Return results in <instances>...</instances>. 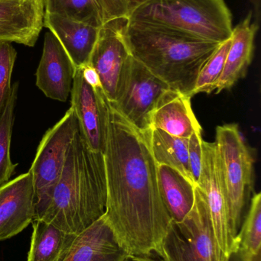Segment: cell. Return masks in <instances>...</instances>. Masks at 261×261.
<instances>
[{"label": "cell", "mask_w": 261, "mask_h": 261, "mask_svg": "<svg viewBox=\"0 0 261 261\" xmlns=\"http://www.w3.org/2000/svg\"><path fill=\"white\" fill-rule=\"evenodd\" d=\"M151 255L130 256L126 261H162L160 257L159 258H155V257H151Z\"/></svg>", "instance_id": "4dcf8cb0"}, {"label": "cell", "mask_w": 261, "mask_h": 261, "mask_svg": "<svg viewBox=\"0 0 261 261\" xmlns=\"http://www.w3.org/2000/svg\"><path fill=\"white\" fill-rule=\"evenodd\" d=\"M227 261H242L240 250L239 249L235 252L232 253Z\"/></svg>", "instance_id": "1f68e13d"}, {"label": "cell", "mask_w": 261, "mask_h": 261, "mask_svg": "<svg viewBox=\"0 0 261 261\" xmlns=\"http://www.w3.org/2000/svg\"><path fill=\"white\" fill-rule=\"evenodd\" d=\"M107 180L104 154L91 150L78 129L61 177L40 220L78 234L104 216Z\"/></svg>", "instance_id": "7a4b0ae2"}, {"label": "cell", "mask_w": 261, "mask_h": 261, "mask_svg": "<svg viewBox=\"0 0 261 261\" xmlns=\"http://www.w3.org/2000/svg\"><path fill=\"white\" fill-rule=\"evenodd\" d=\"M103 154L107 222L130 256L157 254L173 221L159 193L157 164L145 134L109 101Z\"/></svg>", "instance_id": "6da1fadb"}, {"label": "cell", "mask_w": 261, "mask_h": 261, "mask_svg": "<svg viewBox=\"0 0 261 261\" xmlns=\"http://www.w3.org/2000/svg\"><path fill=\"white\" fill-rule=\"evenodd\" d=\"M81 68H82L83 76H84V79L90 86L94 88L101 87V81H100L98 73L90 64H87L86 65L81 66Z\"/></svg>", "instance_id": "f1b7e54d"}, {"label": "cell", "mask_w": 261, "mask_h": 261, "mask_svg": "<svg viewBox=\"0 0 261 261\" xmlns=\"http://www.w3.org/2000/svg\"><path fill=\"white\" fill-rule=\"evenodd\" d=\"M252 12L233 29L231 45L228 51L225 67L216 87V93L229 90L246 75L253 59L254 39L259 26L251 23Z\"/></svg>", "instance_id": "ac0fdd59"}, {"label": "cell", "mask_w": 261, "mask_h": 261, "mask_svg": "<svg viewBox=\"0 0 261 261\" xmlns=\"http://www.w3.org/2000/svg\"><path fill=\"white\" fill-rule=\"evenodd\" d=\"M239 249L249 253L261 251V193L251 198L248 214L237 236Z\"/></svg>", "instance_id": "cb8c5ba5"}, {"label": "cell", "mask_w": 261, "mask_h": 261, "mask_svg": "<svg viewBox=\"0 0 261 261\" xmlns=\"http://www.w3.org/2000/svg\"><path fill=\"white\" fill-rule=\"evenodd\" d=\"M197 187L202 190L211 218L215 237L221 254L228 260L239 249L232 233L226 194L218 166L215 143L202 142V170Z\"/></svg>", "instance_id": "9c48e42d"}, {"label": "cell", "mask_w": 261, "mask_h": 261, "mask_svg": "<svg viewBox=\"0 0 261 261\" xmlns=\"http://www.w3.org/2000/svg\"><path fill=\"white\" fill-rule=\"evenodd\" d=\"M240 250L242 261H261V251L257 253H249Z\"/></svg>", "instance_id": "f546056e"}, {"label": "cell", "mask_w": 261, "mask_h": 261, "mask_svg": "<svg viewBox=\"0 0 261 261\" xmlns=\"http://www.w3.org/2000/svg\"><path fill=\"white\" fill-rule=\"evenodd\" d=\"M79 129L78 119L72 107L64 116L45 132L37 148L29 171L35 190V218L40 220L52 199L61 177L69 147Z\"/></svg>", "instance_id": "52a82bcc"}, {"label": "cell", "mask_w": 261, "mask_h": 261, "mask_svg": "<svg viewBox=\"0 0 261 261\" xmlns=\"http://www.w3.org/2000/svg\"><path fill=\"white\" fill-rule=\"evenodd\" d=\"M145 135L156 164L176 169L194 184L188 160V138L174 137L159 129H150Z\"/></svg>", "instance_id": "44dd1931"}, {"label": "cell", "mask_w": 261, "mask_h": 261, "mask_svg": "<svg viewBox=\"0 0 261 261\" xmlns=\"http://www.w3.org/2000/svg\"><path fill=\"white\" fill-rule=\"evenodd\" d=\"M43 24L58 40L76 68L89 64L101 28L46 12Z\"/></svg>", "instance_id": "e0dca14e"}, {"label": "cell", "mask_w": 261, "mask_h": 261, "mask_svg": "<svg viewBox=\"0 0 261 261\" xmlns=\"http://www.w3.org/2000/svg\"><path fill=\"white\" fill-rule=\"evenodd\" d=\"M76 67L53 34L44 35L42 55L36 70V86L48 98L66 102Z\"/></svg>", "instance_id": "5bb4252c"}, {"label": "cell", "mask_w": 261, "mask_h": 261, "mask_svg": "<svg viewBox=\"0 0 261 261\" xmlns=\"http://www.w3.org/2000/svg\"><path fill=\"white\" fill-rule=\"evenodd\" d=\"M35 218V190L30 172L0 186V241L19 234Z\"/></svg>", "instance_id": "7c38bea8"}, {"label": "cell", "mask_w": 261, "mask_h": 261, "mask_svg": "<svg viewBox=\"0 0 261 261\" xmlns=\"http://www.w3.org/2000/svg\"><path fill=\"white\" fill-rule=\"evenodd\" d=\"M18 85L16 82L12 86L10 96L0 113V186L9 181L18 166L11 160L10 147Z\"/></svg>", "instance_id": "7402d4cb"}, {"label": "cell", "mask_w": 261, "mask_h": 261, "mask_svg": "<svg viewBox=\"0 0 261 261\" xmlns=\"http://www.w3.org/2000/svg\"><path fill=\"white\" fill-rule=\"evenodd\" d=\"M215 144L231 229L237 239L243 222L247 193L252 187L254 159L236 124L218 126Z\"/></svg>", "instance_id": "5b68a950"}, {"label": "cell", "mask_w": 261, "mask_h": 261, "mask_svg": "<svg viewBox=\"0 0 261 261\" xmlns=\"http://www.w3.org/2000/svg\"><path fill=\"white\" fill-rule=\"evenodd\" d=\"M44 12L55 14L97 28L104 25L98 0H44Z\"/></svg>", "instance_id": "603a6c76"}, {"label": "cell", "mask_w": 261, "mask_h": 261, "mask_svg": "<svg viewBox=\"0 0 261 261\" xmlns=\"http://www.w3.org/2000/svg\"><path fill=\"white\" fill-rule=\"evenodd\" d=\"M191 98L178 90H165L150 115V129L162 130L182 138H188L202 129L193 113Z\"/></svg>", "instance_id": "2e32d148"}, {"label": "cell", "mask_w": 261, "mask_h": 261, "mask_svg": "<svg viewBox=\"0 0 261 261\" xmlns=\"http://www.w3.org/2000/svg\"><path fill=\"white\" fill-rule=\"evenodd\" d=\"M230 45H231V38L222 43L217 50L204 64L198 75L196 86L193 90V96L200 93L210 94L212 92L216 91L218 83L220 80L225 67V61H226Z\"/></svg>", "instance_id": "d4e9b609"}, {"label": "cell", "mask_w": 261, "mask_h": 261, "mask_svg": "<svg viewBox=\"0 0 261 261\" xmlns=\"http://www.w3.org/2000/svg\"><path fill=\"white\" fill-rule=\"evenodd\" d=\"M159 193L173 222H182L191 211L196 186L176 169L157 164Z\"/></svg>", "instance_id": "d6986e66"}, {"label": "cell", "mask_w": 261, "mask_h": 261, "mask_svg": "<svg viewBox=\"0 0 261 261\" xmlns=\"http://www.w3.org/2000/svg\"><path fill=\"white\" fill-rule=\"evenodd\" d=\"M157 254L162 261H227L218 246L205 196L197 186L191 211L182 222L172 221Z\"/></svg>", "instance_id": "8992f818"}, {"label": "cell", "mask_w": 261, "mask_h": 261, "mask_svg": "<svg viewBox=\"0 0 261 261\" xmlns=\"http://www.w3.org/2000/svg\"><path fill=\"white\" fill-rule=\"evenodd\" d=\"M76 236L44 221H34L27 261H63Z\"/></svg>", "instance_id": "ffe728a7"}, {"label": "cell", "mask_w": 261, "mask_h": 261, "mask_svg": "<svg viewBox=\"0 0 261 261\" xmlns=\"http://www.w3.org/2000/svg\"><path fill=\"white\" fill-rule=\"evenodd\" d=\"M170 89L130 55L115 102L116 111L134 128L147 133L150 115L161 95Z\"/></svg>", "instance_id": "ba28073f"}, {"label": "cell", "mask_w": 261, "mask_h": 261, "mask_svg": "<svg viewBox=\"0 0 261 261\" xmlns=\"http://www.w3.org/2000/svg\"><path fill=\"white\" fill-rule=\"evenodd\" d=\"M70 107L78 119L80 132L91 150L104 153L107 138L108 100L101 87L94 88L77 67L70 90Z\"/></svg>", "instance_id": "8fae6325"}, {"label": "cell", "mask_w": 261, "mask_h": 261, "mask_svg": "<svg viewBox=\"0 0 261 261\" xmlns=\"http://www.w3.org/2000/svg\"><path fill=\"white\" fill-rule=\"evenodd\" d=\"M129 257L104 215L77 234L63 261H126Z\"/></svg>", "instance_id": "9a60e30c"}, {"label": "cell", "mask_w": 261, "mask_h": 261, "mask_svg": "<svg viewBox=\"0 0 261 261\" xmlns=\"http://www.w3.org/2000/svg\"><path fill=\"white\" fill-rule=\"evenodd\" d=\"M12 43L0 41V113L4 108L12 90V71L17 51Z\"/></svg>", "instance_id": "484cf974"}, {"label": "cell", "mask_w": 261, "mask_h": 261, "mask_svg": "<svg viewBox=\"0 0 261 261\" xmlns=\"http://www.w3.org/2000/svg\"><path fill=\"white\" fill-rule=\"evenodd\" d=\"M127 21L113 20L101 28L89 61V64L98 73L103 92L110 102L116 100L131 55L124 37Z\"/></svg>", "instance_id": "30bf717a"}, {"label": "cell", "mask_w": 261, "mask_h": 261, "mask_svg": "<svg viewBox=\"0 0 261 261\" xmlns=\"http://www.w3.org/2000/svg\"><path fill=\"white\" fill-rule=\"evenodd\" d=\"M124 37L133 58L170 89L190 97L201 69L221 44L130 20Z\"/></svg>", "instance_id": "3957f363"}, {"label": "cell", "mask_w": 261, "mask_h": 261, "mask_svg": "<svg viewBox=\"0 0 261 261\" xmlns=\"http://www.w3.org/2000/svg\"><path fill=\"white\" fill-rule=\"evenodd\" d=\"M128 20L219 44L229 40L233 31L225 0H149Z\"/></svg>", "instance_id": "277c9868"}, {"label": "cell", "mask_w": 261, "mask_h": 261, "mask_svg": "<svg viewBox=\"0 0 261 261\" xmlns=\"http://www.w3.org/2000/svg\"><path fill=\"white\" fill-rule=\"evenodd\" d=\"M149 0H98L104 24L116 19H129L132 14Z\"/></svg>", "instance_id": "4316f807"}, {"label": "cell", "mask_w": 261, "mask_h": 261, "mask_svg": "<svg viewBox=\"0 0 261 261\" xmlns=\"http://www.w3.org/2000/svg\"><path fill=\"white\" fill-rule=\"evenodd\" d=\"M202 130L195 132L188 138V150L190 170L195 185L197 186L202 170Z\"/></svg>", "instance_id": "83f0119b"}, {"label": "cell", "mask_w": 261, "mask_h": 261, "mask_svg": "<svg viewBox=\"0 0 261 261\" xmlns=\"http://www.w3.org/2000/svg\"><path fill=\"white\" fill-rule=\"evenodd\" d=\"M44 16V0H0V41L34 47Z\"/></svg>", "instance_id": "4fadbf2b"}]
</instances>
